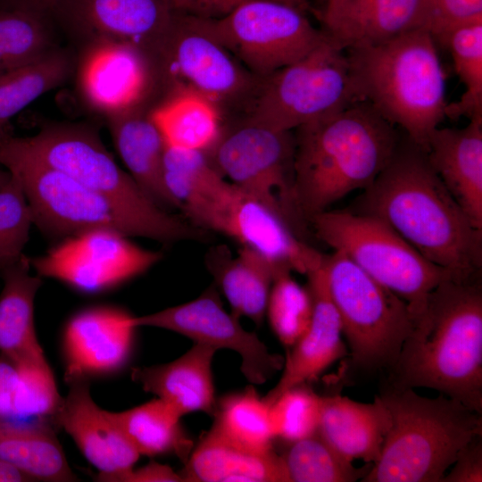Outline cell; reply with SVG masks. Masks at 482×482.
I'll list each match as a JSON object with an SVG mask.
<instances>
[{"instance_id":"obj_1","label":"cell","mask_w":482,"mask_h":482,"mask_svg":"<svg viewBox=\"0 0 482 482\" xmlns=\"http://www.w3.org/2000/svg\"><path fill=\"white\" fill-rule=\"evenodd\" d=\"M359 205V213L385 222L455 279L480 278L482 230L445 187L426 150L406 135Z\"/></svg>"},{"instance_id":"obj_2","label":"cell","mask_w":482,"mask_h":482,"mask_svg":"<svg viewBox=\"0 0 482 482\" xmlns=\"http://www.w3.org/2000/svg\"><path fill=\"white\" fill-rule=\"evenodd\" d=\"M384 384L426 387L482 414L480 278L447 279L429 295Z\"/></svg>"},{"instance_id":"obj_3","label":"cell","mask_w":482,"mask_h":482,"mask_svg":"<svg viewBox=\"0 0 482 482\" xmlns=\"http://www.w3.org/2000/svg\"><path fill=\"white\" fill-rule=\"evenodd\" d=\"M295 130V193L308 224L353 191L368 188L401 138L363 100Z\"/></svg>"},{"instance_id":"obj_4","label":"cell","mask_w":482,"mask_h":482,"mask_svg":"<svg viewBox=\"0 0 482 482\" xmlns=\"http://www.w3.org/2000/svg\"><path fill=\"white\" fill-rule=\"evenodd\" d=\"M436 45L427 29H417L345 51L361 98L424 149L446 117L445 72Z\"/></svg>"},{"instance_id":"obj_5","label":"cell","mask_w":482,"mask_h":482,"mask_svg":"<svg viewBox=\"0 0 482 482\" xmlns=\"http://www.w3.org/2000/svg\"><path fill=\"white\" fill-rule=\"evenodd\" d=\"M379 396L391 426L363 482H442L460 451L482 436L481 414L445 395L384 384Z\"/></svg>"},{"instance_id":"obj_6","label":"cell","mask_w":482,"mask_h":482,"mask_svg":"<svg viewBox=\"0 0 482 482\" xmlns=\"http://www.w3.org/2000/svg\"><path fill=\"white\" fill-rule=\"evenodd\" d=\"M0 165L18 179L33 224L49 236L63 238L88 229H111L129 237L164 244L204 237V230L167 211L157 215L139 212L28 159L0 151Z\"/></svg>"},{"instance_id":"obj_7","label":"cell","mask_w":482,"mask_h":482,"mask_svg":"<svg viewBox=\"0 0 482 482\" xmlns=\"http://www.w3.org/2000/svg\"><path fill=\"white\" fill-rule=\"evenodd\" d=\"M309 226L318 239L344 253L372 278L402 298L414 319L424 311L430 293L439 284L455 279L373 216L327 210L312 216Z\"/></svg>"},{"instance_id":"obj_8","label":"cell","mask_w":482,"mask_h":482,"mask_svg":"<svg viewBox=\"0 0 482 482\" xmlns=\"http://www.w3.org/2000/svg\"><path fill=\"white\" fill-rule=\"evenodd\" d=\"M323 266L352 362L364 370L389 371L414 326L409 305L341 251L325 254Z\"/></svg>"},{"instance_id":"obj_9","label":"cell","mask_w":482,"mask_h":482,"mask_svg":"<svg viewBox=\"0 0 482 482\" xmlns=\"http://www.w3.org/2000/svg\"><path fill=\"white\" fill-rule=\"evenodd\" d=\"M359 101L346 52L325 36L307 54L264 77L248 120L292 131Z\"/></svg>"},{"instance_id":"obj_10","label":"cell","mask_w":482,"mask_h":482,"mask_svg":"<svg viewBox=\"0 0 482 482\" xmlns=\"http://www.w3.org/2000/svg\"><path fill=\"white\" fill-rule=\"evenodd\" d=\"M210 153L212 164L227 180L265 204L303 237L309 225L295 199L292 131L247 120L222 134Z\"/></svg>"},{"instance_id":"obj_11","label":"cell","mask_w":482,"mask_h":482,"mask_svg":"<svg viewBox=\"0 0 482 482\" xmlns=\"http://www.w3.org/2000/svg\"><path fill=\"white\" fill-rule=\"evenodd\" d=\"M195 18L204 31L262 77L302 58L325 38L306 12L276 0H250L218 19Z\"/></svg>"},{"instance_id":"obj_12","label":"cell","mask_w":482,"mask_h":482,"mask_svg":"<svg viewBox=\"0 0 482 482\" xmlns=\"http://www.w3.org/2000/svg\"><path fill=\"white\" fill-rule=\"evenodd\" d=\"M0 151L58 170L139 212L152 215L166 212L119 167L88 126L60 123L46 125L30 137L8 134L0 137Z\"/></svg>"},{"instance_id":"obj_13","label":"cell","mask_w":482,"mask_h":482,"mask_svg":"<svg viewBox=\"0 0 482 482\" xmlns=\"http://www.w3.org/2000/svg\"><path fill=\"white\" fill-rule=\"evenodd\" d=\"M162 257L161 252L145 249L116 230L93 229L63 237L45 254L29 261L39 277L96 294L137 277Z\"/></svg>"},{"instance_id":"obj_14","label":"cell","mask_w":482,"mask_h":482,"mask_svg":"<svg viewBox=\"0 0 482 482\" xmlns=\"http://www.w3.org/2000/svg\"><path fill=\"white\" fill-rule=\"evenodd\" d=\"M133 323L170 330L215 350L236 352L241 372L253 386L265 383L284 365L281 355L270 353L255 333L241 326L238 317L225 310L214 288L187 303L134 316Z\"/></svg>"},{"instance_id":"obj_15","label":"cell","mask_w":482,"mask_h":482,"mask_svg":"<svg viewBox=\"0 0 482 482\" xmlns=\"http://www.w3.org/2000/svg\"><path fill=\"white\" fill-rule=\"evenodd\" d=\"M75 71L82 100L108 118L142 106L153 87L156 66L132 43L95 38L84 42Z\"/></svg>"},{"instance_id":"obj_16","label":"cell","mask_w":482,"mask_h":482,"mask_svg":"<svg viewBox=\"0 0 482 482\" xmlns=\"http://www.w3.org/2000/svg\"><path fill=\"white\" fill-rule=\"evenodd\" d=\"M154 63L180 87L214 103L240 94L250 84L232 54L200 27L195 16L176 12Z\"/></svg>"},{"instance_id":"obj_17","label":"cell","mask_w":482,"mask_h":482,"mask_svg":"<svg viewBox=\"0 0 482 482\" xmlns=\"http://www.w3.org/2000/svg\"><path fill=\"white\" fill-rule=\"evenodd\" d=\"M204 231L224 234L291 271L307 275L320 268L325 254L307 244L276 212L235 185L201 221Z\"/></svg>"},{"instance_id":"obj_18","label":"cell","mask_w":482,"mask_h":482,"mask_svg":"<svg viewBox=\"0 0 482 482\" xmlns=\"http://www.w3.org/2000/svg\"><path fill=\"white\" fill-rule=\"evenodd\" d=\"M54 12L84 42H129L153 60L175 14L169 0H61Z\"/></svg>"},{"instance_id":"obj_19","label":"cell","mask_w":482,"mask_h":482,"mask_svg":"<svg viewBox=\"0 0 482 482\" xmlns=\"http://www.w3.org/2000/svg\"><path fill=\"white\" fill-rule=\"evenodd\" d=\"M89 378L80 374H65L67 395L62 397L57 427L73 439L84 457L98 470L96 481L124 473L140 454L125 436L110 411L93 400Z\"/></svg>"},{"instance_id":"obj_20","label":"cell","mask_w":482,"mask_h":482,"mask_svg":"<svg viewBox=\"0 0 482 482\" xmlns=\"http://www.w3.org/2000/svg\"><path fill=\"white\" fill-rule=\"evenodd\" d=\"M134 316L112 306H96L73 315L62 338L65 374L106 376L129 362L135 342Z\"/></svg>"},{"instance_id":"obj_21","label":"cell","mask_w":482,"mask_h":482,"mask_svg":"<svg viewBox=\"0 0 482 482\" xmlns=\"http://www.w3.org/2000/svg\"><path fill=\"white\" fill-rule=\"evenodd\" d=\"M313 12L326 37L345 51L384 43L426 23V0H321Z\"/></svg>"},{"instance_id":"obj_22","label":"cell","mask_w":482,"mask_h":482,"mask_svg":"<svg viewBox=\"0 0 482 482\" xmlns=\"http://www.w3.org/2000/svg\"><path fill=\"white\" fill-rule=\"evenodd\" d=\"M306 276L312 300V320L285 359L280 379L263 396L269 405L287 389L315 379L348 353L342 339L341 320L328 293L323 262Z\"/></svg>"},{"instance_id":"obj_23","label":"cell","mask_w":482,"mask_h":482,"mask_svg":"<svg viewBox=\"0 0 482 482\" xmlns=\"http://www.w3.org/2000/svg\"><path fill=\"white\" fill-rule=\"evenodd\" d=\"M426 153L433 170L471 223L482 230V120L438 127Z\"/></svg>"},{"instance_id":"obj_24","label":"cell","mask_w":482,"mask_h":482,"mask_svg":"<svg viewBox=\"0 0 482 482\" xmlns=\"http://www.w3.org/2000/svg\"><path fill=\"white\" fill-rule=\"evenodd\" d=\"M216 352L210 345L194 343L170 362L133 369L131 378L165 402L180 418L194 411L212 416L217 402L212 376Z\"/></svg>"},{"instance_id":"obj_25","label":"cell","mask_w":482,"mask_h":482,"mask_svg":"<svg viewBox=\"0 0 482 482\" xmlns=\"http://www.w3.org/2000/svg\"><path fill=\"white\" fill-rule=\"evenodd\" d=\"M179 474L184 482H290L281 455L237 444L211 428Z\"/></svg>"},{"instance_id":"obj_26","label":"cell","mask_w":482,"mask_h":482,"mask_svg":"<svg viewBox=\"0 0 482 482\" xmlns=\"http://www.w3.org/2000/svg\"><path fill=\"white\" fill-rule=\"evenodd\" d=\"M390 426L389 411L379 395L369 403L340 395L320 396L317 433L350 461L375 463Z\"/></svg>"},{"instance_id":"obj_27","label":"cell","mask_w":482,"mask_h":482,"mask_svg":"<svg viewBox=\"0 0 482 482\" xmlns=\"http://www.w3.org/2000/svg\"><path fill=\"white\" fill-rule=\"evenodd\" d=\"M206 264L229 302L231 312L260 325L275 278L291 271L262 253L241 246L233 256L228 247L216 246L206 256ZM292 272V271H291Z\"/></svg>"},{"instance_id":"obj_28","label":"cell","mask_w":482,"mask_h":482,"mask_svg":"<svg viewBox=\"0 0 482 482\" xmlns=\"http://www.w3.org/2000/svg\"><path fill=\"white\" fill-rule=\"evenodd\" d=\"M117 152L139 187L163 209L178 208L163 180L166 144L142 106L106 118Z\"/></svg>"},{"instance_id":"obj_29","label":"cell","mask_w":482,"mask_h":482,"mask_svg":"<svg viewBox=\"0 0 482 482\" xmlns=\"http://www.w3.org/2000/svg\"><path fill=\"white\" fill-rule=\"evenodd\" d=\"M23 254L0 270V354L14 363L46 358L37 337L34 302L42 284Z\"/></svg>"},{"instance_id":"obj_30","label":"cell","mask_w":482,"mask_h":482,"mask_svg":"<svg viewBox=\"0 0 482 482\" xmlns=\"http://www.w3.org/2000/svg\"><path fill=\"white\" fill-rule=\"evenodd\" d=\"M0 461L30 481L71 482L69 466L52 425L38 420H0Z\"/></svg>"},{"instance_id":"obj_31","label":"cell","mask_w":482,"mask_h":482,"mask_svg":"<svg viewBox=\"0 0 482 482\" xmlns=\"http://www.w3.org/2000/svg\"><path fill=\"white\" fill-rule=\"evenodd\" d=\"M165 187L188 221L196 220L231 187L206 153L166 145Z\"/></svg>"},{"instance_id":"obj_32","label":"cell","mask_w":482,"mask_h":482,"mask_svg":"<svg viewBox=\"0 0 482 482\" xmlns=\"http://www.w3.org/2000/svg\"><path fill=\"white\" fill-rule=\"evenodd\" d=\"M149 113L168 146L208 154L222 135L215 103L185 87Z\"/></svg>"},{"instance_id":"obj_33","label":"cell","mask_w":482,"mask_h":482,"mask_svg":"<svg viewBox=\"0 0 482 482\" xmlns=\"http://www.w3.org/2000/svg\"><path fill=\"white\" fill-rule=\"evenodd\" d=\"M76 58L55 46L30 63L0 73V137L10 120L33 101L62 86L75 73Z\"/></svg>"},{"instance_id":"obj_34","label":"cell","mask_w":482,"mask_h":482,"mask_svg":"<svg viewBox=\"0 0 482 482\" xmlns=\"http://www.w3.org/2000/svg\"><path fill=\"white\" fill-rule=\"evenodd\" d=\"M110 413L140 456L173 454L184 463L187 461L193 441L183 428L181 418L162 400L155 397Z\"/></svg>"},{"instance_id":"obj_35","label":"cell","mask_w":482,"mask_h":482,"mask_svg":"<svg viewBox=\"0 0 482 482\" xmlns=\"http://www.w3.org/2000/svg\"><path fill=\"white\" fill-rule=\"evenodd\" d=\"M212 416V428L228 439L255 450L273 449L270 405L253 385L221 397Z\"/></svg>"},{"instance_id":"obj_36","label":"cell","mask_w":482,"mask_h":482,"mask_svg":"<svg viewBox=\"0 0 482 482\" xmlns=\"http://www.w3.org/2000/svg\"><path fill=\"white\" fill-rule=\"evenodd\" d=\"M438 45L450 52L465 87L459 101L447 104L446 117L482 120V21L454 28Z\"/></svg>"},{"instance_id":"obj_37","label":"cell","mask_w":482,"mask_h":482,"mask_svg":"<svg viewBox=\"0 0 482 482\" xmlns=\"http://www.w3.org/2000/svg\"><path fill=\"white\" fill-rule=\"evenodd\" d=\"M288 445L281 456L290 482H353L362 479L372 466H353L318 433Z\"/></svg>"},{"instance_id":"obj_38","label":"cell","mask_w":482,"mask_h":482,"mask_svg":"<svg viewBox=\"0 0 482 482\" xmlns=\"http://www.w3.org/2000/svg\"><path fill=\"white\" fill-rule=\"evenodd\" d=\"M45 18L16 7L0 11V73L38 60L55 47Z\"/></svg>"},{"instance_id":"obj_39","label":"cell","mask_w":482,"mask_h":482,"mask_svg":"<svg viewBox=\"0 0 482 482\" xmlns=\"http://www.w3.org/2000/svg\"><path fill=\"white\" fill-rule=\"evenodd\" d=\"M270 325L286 346L292 347L307 330L312 316V300L291 271L278 274L271 286L266 308Z\"/></svg>"},{"instance_id":"obj_40","label":"cell","mask_w":482,"mask_h":482,"mask_svg":"<svg viewBox=\"0 0 482 482\" xmlns=\"http://www.w3.org/2000/svg\"><path fill=\"white\" fill-rule=\"evenodd\" d=\"M320 395L301 384L284 391L270 405L274 438L288 444L317 433Z\"/></svg>"},{"instance_id":"obj_41","label":"cell","mask_w":482,"mask_h":482,"mask_svg":"<svg viewBox=\"0 0 482 482\" xmlns=\"http://www.w3.org/2000/svg\"><path fill=\"white\" fill-rule=\"evenodd\" d=\"M32 224V213L23 188L11 174L0 187V270L24 254Z\"/></svg>"},{"instance_id":"obj_42","label":"cell","mask_w":482,"mask_h":482,"mask_svg":"<svg viewBox=\"0 0 482 482\" xmlns=\"http://www.w3.org/2000/svg\"><path fill=\"white\" fill-rule=\"evenodd\" d=\"M482 21V0H426L425 29L436 44L456 27Z\"/></svg>"},{"instance_id":"obj_43","label":"cell","mask_w":482,"mask_h":482,"mask_svg":"<svg viewBox=\"0 0 482 482\" xmlns=\"http://www.w3.org/2000/svg\"><path fill=\"white\" fill-rule=\"evenodd\" d=\"M250 0H169L172 10L190 16L218 19ZM306 12L311 10L308 0H276Z\"/></svg>"},{"instance_id":"obj_44","label":"cell","mask_w":482,"mask_h":482,"mask_svg":"<svg viewBox=\"0 0 482 482\" xmlns=\"http://www.w3.org/2000/svg\"><path fill=\"white\" fill-rule=\"evenodd\" d=\"M451 471L445 475L442 482H481L482 481V441L475 438L459 453Z\"/></svg>"},{"instance_id":"obj_45","label":"cell","mask_w":482,"mask_h":482,"mask_svg":"<svg viewBox=\"0 0 482 482\" xmlns=\"http://www.w3.org/2000/svg\"><path fill=\"white\" fill-rule=\"evenodd\" d=\"M17 365L0 354V420H17Z\"/></svg>"},{"instance_id":"obj_46","label":"cell","mask_w":482,"mask_h":482,"mask_svg":"<svg viewBox=\"0 0 482 482\" xmlns=\"http://www.w3.org/2000/svg\"><path fill=\"white\" fill-rule=\"evenodd\" d=\"M107 482H184L170 466L152 461L138 469L116 475Z\"/></svg>"},{"instance_id":"obj_47","label":"cell","mask_w":482,"mask_h":482,"mask_svg":"<svg viewBox=\"0 0 482 482\" xmlns=\"http://www.w3.org/2000/svg\"><path fill=\"white\" fill-rule=\"evenodd\" d=\"M12 7L46 15L53 12L61 0H12Z\"/></svg>"},{"instance_id":"obj_48","label":"cell","mask_w":482,"mask_h":482,"mask_svg":"<svg viewBox=\"0 0 482 482\" xmlns=\"http://www.w3.org/2000/svg\"><path fill=\"white\" fill-rule=\"evenodd\" d=\"M0 482H30V479L17 469L0 461Z\"/></svg>"},{"instance_id":"obj_49","label":"cell","mask_w":482,"mask_h":482,"mask_svg":"<svg viewBox=\"0 0 482 482\" xmlns=\"http://www.w3.org/2000/svg\"><path fill=\"white\" fill-rule=\"evenodd\" d=\"M10 178V172L6 169H2L0 165V187H3Z\"/></svg>"},{"instance_id":"obj_50","label":"cell","mask_w":482,"mask_h":482,"mask_svg":"<svg viewBox=\"0 0 482 482\" xmlns=\"http://www.w3.org/2000/svg\"><path fill=\"white\" fill-rule=\"evenodd\" d=\"M320 1H321V0H320Z\"/></svg>"}]
</instances>
